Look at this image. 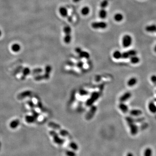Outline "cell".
<instances>
[{
    "mask_svg": "<svg viewBox=\"0 0 156 156\" xmlns=\"http://www.w3.org/2000/svg\"><path fill=\"white\" fill-rule=\"evenodd\" d=\"M126 121L129 125V127L130 128L131 133L132 135H135L138 132V127L135 125L134 122H135L134 119L131 117H127L126 118Z\"/></svg>",
    "mask_w": 156,
    "mask_h": 156,
    "instance_id": "cell-1",
    "label": "cell"
},
{
    "mask_svg": "<svg viewBox=\"0 0 156 156\" xmlns=\"http://www.w3.org/2000/svg\"><path fill=\"white\" fill-rule=\"evenodd\" d=\"M132 43V38L130 35L126 34L122 38V43L123 47L127 48L129 47Z\"/></svg>",
    "mask_w": 156,
    "mask_h": 156,
    "instance_id": "cell-2",
    "label": "cell"
},
{
    "mask_svg": "<svg viewBox=\"0 0 156 156\" xmlns=\"http://www.w3.org/2000/svg\"><path fill=\"white\" fill-rule=\"evenodd\" d=\"M107 26V23L104 21L94 22L91 24V27L94 29H105Z\"/></svg>",
    "mask_w": 156,
    "mask_h": 156,
    "instance_id": "cell-3",
    "label": "cell"
},
{
    "mask_svg": "<svg viewBox=\"0 0 156 156\" xmlns=\"http://www.w3.org/2000/svg\"><path fill=\"white\" fill-rule=\"evenodd\" d=\"M49 133L53 137L54 142L57 145H61L64 142V140L61 138L59 137L58 134L54 131H50Z\"/></svg>",
    "mask_w": 156,
    "mask_h": 156,
    "instance_id": "cell-4",
    "label": "cell"
},
{
    "mask_svg": "<svg viewBox=\"0 0 156 156\" xmlns=\"http://www.w3.org/2000/svg\"><path fill=\"white\" fill-rule=\"evenodd\" d=\"M137 54V52L136 50L131 49L129 51L125 52L122 53V59H127L130 58L132 56H135Z\"/></svg>",
    "mask_w": 156,
    "mask_h": 156,
    "instance_id": "cell-5",
    "label": "cell"
},
{
    "mask_svg": "<svg viewBox=\"0 0 156 156\" xmlns=\"http://www.w3.org/2000/svg\"><path fill=\"white\" fill-rule=\"evenodd\" d=\"M59 12L62 17H66L68 16V11L67 9L64 7H61L59 8Z\"/></svg>",
    "mask_w": 156,
    "mask_h": 156,
    "instance_id": "cell-6",
    "label": "cell"
},
{
    "mask_svg": "<svg viewBox=\"0 0 156 156\" xmlns=\"http://www.w3.org/2000/svg\"><path fill=\"white\" fill-rule=\"evenodd\" d=\"M148 108L150 112L155 114L156 113V105L153 102H150L148 105Z\"/></svg>",
    "mask_w": 156,
    "mask_h": 156,
    "instance_id": "cell-7",
    "label": "cell"
},
{
    "mask_svg": "<svg viewBox=\"0 0 156 156\" xmlns=\"http://www.w3.org/2000/svg\"><path fill=\"white\" fill-rule=\"evenodd\" d=\"M146 30L149 33H154L156 31V24H151L150 25L147 26L145 27Z\"/></svg>",
    "mask_w": 156,
    "mask_h": 156,
    "instance_id": "cell-8",
    "label": "cell"
},
{
    "mask_svg": "<svg viewBox=\"0 0 156 156\" xmlns=\"http://www.w3.org/2000/svg\"><path fill=\"white\" fill-rule=\"evenodd\" d=\"M31 91H24L22 93L18 95L17 96V98L19 99H23L26 98V97L29 96L31 94Z\"/></svg>",
    "mask_w": 156,
    "mask_h": 156,
    "instance_id": "cell-9",
    "label": "cell"
},
{
    "mask_svg": "<svg viewBox=\"0 0 156 156\" xmlns=\"http://www.w3.org/2000/svg\"><path fill=\"white\" fill-rule=\"evenodd\" d=\"M99 15L100 18L102 19H105L107 16V12L105 9L101 8L99 11Z\"/></svg>",
    "mask_w": 156,
    "mask_h": 156,
    "instance_id": "cell-10",
    "label": "cell"
},
{
    "mask_svg": "<svg viewBox=\"0 0 156 156\" xmlns=\"http://www.w3.org/2000/svg\"><path fill=\"white\" fill-rule=\"evenodd\" d=\"M131 96V94L130 92H127L123 95L121 97L120 100L122 102H124L126 101L127 100L129 99Z\"/></svg>",
    "mask_w": 156,
    "mask_h": 156,
    "instance_id": "cell-11",
    "label": "cell"
},
{
    "mask_svg": "<svg viewBox=\"0 0 156 156\" xmlns=\"http://www.w3.org/2000/svg\"><path fill=\"white\" fill-rule=\"evenodd\" d=\"M114 20L116 22H120L122 21V20H123L124 16H123V15L122 14L118 13H117L114 15Z\"/></svg>",
    "mask_w": 156,
    "mask_h": 156,
    "instance_id": "cell-12",
    "label": "cell"
},
{
    "mask_svg": "<svg viewBox=\"0 0 156 156\" xmlns=\"http://www.w3.org/2000/svg\"><path fill=\"white\" fill-rule=\"evenodd\" d=\"M130 113L133 116H139L142 113V111L138 109H133L130 111Z\"/></svg>",
    "mask_w": 156,
    "mask_h": 156,
    "instance_id": "cell-13",
    "label": "cell"
},
{
    "mask_svg": "<svg viewBox=\"0 0 156 156\" xmlns=\"http://www.w3.org/2000/svg\"><path fill=\"white\" fill-rule=\"evenodd\" d=\"M137 80L136 78H131L128 82V85L129 86H133L136 84Z\"/></svg>",
    "mask_w": 156,
    "mask_h": 156,
    "instance_id": "cell-14",
    "label": "cell"
},
{
    "mask_svg": "<svg viewBox=\"0 0 156 156\" xmlns=\"http://www.w3.org/2000/svg\"><path fill=\"white\" fill-rule=\"evenodd\" d=\"M90 12V8L87 7L85 6L83 7L81 10V13L83 16H87Z\"/></svg>",
    "mask_w": 156,
    "mask_h": 156,
    "instance_id": "cell-15",
    "label": "cell"
},
{
    "mask_svg": "<svg viewBox=\"0 0 156 156\" xmlns=\"http://www.w3.org/2000/svg\"><path fill=\"white\" fill-rule=\"evenodd\" d=\"M30 68H25L23 69V75L21 77V80H24L25 79V77L27 75L30 74Z\"/></svg>",
    "mask_w": 156,
    "mask_h": 156,
    "instance_id": "cell-16",
    "label": "cell"
},
{
    "mask_svg": "<svg viewBox=\"0 0 156 156\" xmlns=\"http://www.w3.org/2000/svg\"><path fill=\"white\" fill-rule=\"evenodd\" d=\"M63 40L66 44H68L70 43L72 40L71 34H65Z\"/></svg>",
    "mask_w": 156,
    "mask_h": 156,
    "instance_id": "cell-17",
    "label": "cell"
},
{
    "mask_svg": "<svg viewBox=\"0 0 156 156\" xmlns=\"http://www.w3.org/2000/svg\"><path fill=\"white\" fill-rule=\"evenodd\" d=\"M130 58V61H131V62L133 64H137L140 62V58L136 56V55L135 56H133L131 57Z\"/></svg>",
    "mask_w": 156,
    "mask_h": 156,
    "instance_id": "cell-18",
    "label": "cell"
},
{
    "mask_svg": "<svg viewBox=\"0 0 156 156\" xmlns=\"http://www.w3.org/2000/svg\"><path fill=\"white\" fill-rule=\"evenodd\" d=\"M122 53L121 52L118 50H116L114 52L113 56L114 59L116 60H119L122 58Z\"/></svg>",
    "mask_w": 156,
    "mask_h": 156,
    "instance_id": "cell-19",
    "label": "cell"
},
{
    "mask_svg": "<svg viewBox=\"0 0 156 156\" xmlns=\"http://www.w3.org/2000/svg\"><path fill=\"white\" fill-rule=\"evenodd\" d=\"M19 124H20L19 120L18 119H16V120H15L14 121H12L10 123V127L13 129L15 128L19 125Z\"/></svg>",
    "mask_w": 156,
    "mask_h": 156,
    "instance_id": "cell-20",
    "label": "cell"
},
{
    "mask_svg": "<svg viewBox=\"0 0 156 156\" xmlns=\"http://www.w3.org/2000/svg\"><path fill=\"white\" fill-rule=\"evenodd\" d=\"M119 107L120 109L124 113H127L128 111V106L123 103H121L120 104Z\"/></svg>",
    "mask_w": 156,
    "mask_h": 156,
    "instance_id": "cell-21",
    "label": "cell"
},
{
    "mask_svg": "<svg viewBox=\"0 0 156 156\" xmlns=\"http://www.w3.org/2000/svg\"><path fill=\"white\" fill-rule=\"evenodd\" d=\"M48 126L49 127L56 130H59L60 129V126L53 122H49L48 124Z\"/></svg>",
    "mask_w": 156,
    "mask_h": 156,
    "instance_id": "cell-22",
    "label": "cell"
},
{
    "mask_svg": "<svg viewBox=\"0 0 156 156\" xmlns=\"http://www.w3.org/2000/svg\"><path fill=\"white\" fill-rule=\"evenodd\" d=\"M12 49L15 52H17L20 49V46L18 43H14L12 46Z\"/></svg>",
    "mask_w": 156,
    "mask_h": 156,
    "instance_id": "cell-23",
    "label": "cell"
},
{
    "mask_svg": "<svg viewBox=\"0 0 156 156\" xmlns=\"http://www.w3.org/2000/svg\"><path fill=\"white\" fill-rule=\"evenodd\" d=\"M63 31L65 34H71L72 29L68 25L65 26L63 28Z\"/></svg>",
    "mask_w": 156,
    "mask_h": 156,
    "instance_id": "cell-24",
    "label": "cell"
},
{
    "mask_svg": "<svg viewBox=\"0 0 156 156\" xmlns=\"http://www.w3.org/2000/svg\"><path fill=\"white\" fill-rule=\"evenodd\" d=\"M69 147H70L72 150L74 151H76L78 150L79 147L76 143L74 142H72L69 144Z\"/></svg>",
    "mask_w": 156,
    "mask_h": 156,
    "instance_id": "cell-25",
    "label": "cell"
},
{
    "mask_svg": "<svg viewBox=\"0 0 156 156\" xmlns=\"http://www.w3.org/2000/svg\"><path fill=\"white\" fill-rule=\"evenodd\" d=\"M152 156V150L150 148H147L144 151V156Z\"/></svg>",
    "mask_w": 156,
    "mask_h": 156,
    "instance_id": "cell-26",
    "label": "cell"
},
{
    "mask_svg": "<svg viewBox=\"0 0 156 156\" xmlns=\"http://www.w3.org/2000/svg\"><path fill=\"white\" fill-rule=\"evenodd\" d=\"M108 5V0H103L100 4V8H101L105 9Z\"/></svg>",
    "mask_w": 156,
    "mask_h": 156,
    "instance_id": "cell-27",
    "label": "cell"
},
{
    "mask_svg": "<svg viewBox=\"0 0 156 156\" xmlns=\"http://www.w3.org/2000/svg\"><path fill=\"white\" fill-rule=\"evenodd\" d=\"M80 54V56L82 57H84L86 58H88L89 57V54L87 53V52L85 51H82V50L79 53Z\"/></svg>",
    "mask_w": 156,
    "mask_h": 156,
    "instance_id": "cell-28",
    "label": "cell"
},
{
    "mask_svg": "<svg viewBox=\"0 0 156 156\" xmlns=\"http://www.w3.org/2000/svg\"><path fill=\"white\" fill-rule=\"evenodd\" d=\"M67 156H76V154L74 150H68L65 152Z\"/></svg>",
    "mask_w": 156,
    "mask_h": 156,
    "instance_id": "cell-29",
    "label": "cell"
},
{
    "mask_svg": "<svg viewBox=\"0 0 156 156\" xmlns=\"http://www.w3.org/2000/svg\"><path fill=\"white\" fill-rule=\"evenodd\" d=\"M35 118H34V117L31 116H27L26 117V121L30 123L34 122Z\"/></svg>",
    "mask_w": 156,
    "mask_h": 156,
    "instance_id": "cell-30",
    "label": "cell"
},
{
    "mask_svg": "<svg viewBox=\"0 0 156 156\" xmlns=\"http://www.w3.org/2000/svg\"><path fill=\"white\" fill-rule=\"evenodd\" d=\"M60 133L61 136L63 137H67L69 135V133L67 131L64 130H60Z\"/></svg>",
    "mask_w": 156,
    "mask_h": 156,
    "instance_id": "cell-31",
    "label": "cell"
},
{
    "mask_svg": "<svg viewBox=\"0 0 156 156\" xmlns=\"http://www.w3.org/2000/svg\"><path fill=\"white\" fill-rule=\"evenodd\" d=\"M43 72L42 69L40 68H36L34 69L32 71V74H39L40 73L42 72Z\"/></svg>",
    "mask_w": 156,
    "mask_h": 156,
    "instance_id": "cell-32",
    "label": "cell"
},
{
    "mask_svg": "<svg viewBox=\"0 0 156 156\" xmlns=\"http://www.w3.org/2000/svg\"><path fill=\"white\" fill-rule=\"evenodd\" d=\"M150 80L154 85H156V75H152L150 77Z\"/></svg>",
    "mask_w": 156,
    "mask_h": 156,
    "instance_id": "cell-33",
    "label": "cell"
},
{
    "mask_svg": "<svg viewBox=\"0 0 156 156\" xmlns=\"http://www.w3.org/2000/svg\"><path fill=\"white\" fill-rule=\"evenodd\" d=\"M44 79V77L43 75V76L39 75V76L35 77V78H34V79L36 80H37V81H40V80Z\"/></svg>",
    "mask_w": 156,
    "mask_h": 156,
    "instance_id": "cell-34",
    "label": "cell"
},
{
    "mask_svg": "<svg viewBox=\"0 0 156 156\" xmlns=\"http://www.w3.org/2000/svg\"><path fill=\"white\" fill-rule=\"evenodd\" d=\"M51 71V67L49 65H48L46 68V73L49 74Z\"/></svg>",
    "mask_w": 156,
    "mask_h": 156,
    "instance_id": "cell-35",
    "label": "cell"
},
{
    "mask_svg": "<svg viewBox=\"0 0 156 156\" xmlns=\"http://www.w3.org/2000/svg\"><path fill=\"white\" fill-rule=\"evenodd\" d=\"M32 112L33 113V114L34 115V117L35 118H37L38 116H39V114L37 113V112H36L35 111H34V110H32Z\"/></svg>",
    "mask_w": 156,
    "mask_h": 156,
    "instance_id": "cell-36",
    "label": "cell"
},
{
    "mask_svg": "<svg viewBox=\"0 0 156 156\" xmlns=\"http://www.w3.org/2000/svg\"><path fill=\"white\" fill-rule=\"evenodd\" d=\"M28 103L29 105L30 106V107L32 108H34V104L33 103V102H32L31 101H29L28 102Z\"/></svg>",
    "mask_w": 156,
    "mask_h": 156,
    "instance_id": "cell-37",
    "label": "cell"
},
{
    "mask_svg": "<svg viewBox=\"0 0 156 156\" xmlns=\"http://www.w3.org/2000/svg\"><path fill=\"white\" fill-rule=\"evenodd\" d=\"M75 50H76V52L77 53H79L80 52L82 51V49H81L80 48V47H77V48H76Z\"/></svg>",
    "mask_w": 156,
    "mask_h": 156,
    "instance_id": "cell-38",
    "label": "cell"
},
{
    "mask_svg": "<svg viewBox=\"0 0 156 156\" xmlns=\"http://www.w3.org/2000/svg\"><path fill=\"white\" fill-rule=\"evenodd\" d=\"M68 21L69 22H71L72 21V17H71V16H68Z\"/></svg>",
    "mask_w": 156,
    "mask_h": 156,
    "instance_id": "cell-39",
    "label": "cell"
},
{
    "mask_svg": "<svg viewBox=\"0 0 156 156\" xmlns=\"http://www.w3.org/2000/svg\"><path fill=\"white\" fill-rule=\"evenodd\" d=\"M126 156H133V153H131V152H129L127 153Z\"/></svg>",
    "mask_w": 156,
    "mask_h": 156,
    "instance_id": "cell-40",
    "label": "cell"
},
{
    "mask_svg": "<svg viewBox=\"0 0 156 156\" xmlns=\"http://www.w3.org/2000/svg\"><path fill=\"white\" fill-rule=\"evenodd\" d=\"M81 0H72V1L74 2V3H78L81 1Z\"/></svg>",
    "mask_w": 156,
    "mask_h": 156,
    "instance_id": "cell-41",
    "label": "cell"
},
{
    "mask_svg": "<svg viewBox=\"0 0 156 156\" xmlns=\"http://www.w3.org/2000/svg\"><path fill=\"white\" fill-rule=\"evenodd\" d=\"M1 35H2V32H1V30H0V37H1Z\"/></svg>",
    "mask_w": 156,
    "mask_h": 156,
    "instance_id": "cell-42",
    "label": "cell"
},
{
    "mask_svg": "<svg viewBox=\"0 0 156 156\" xmlns=\"http://www.w3.org/2000/svg\"><path fill=\"white\" fill-rule=\"evenodd\" d=\"M154 51H155V52L156 53V45L155 46V47H154Z\"/></svg>",
    "mask_w": 156,
    "mask_h": 156,
    "instance_id": "cell-43",
    "label": "cell"
},
{
    "mask_svg": "<svg viewBox=\"0 0 156 156\" xmlns=\"http://www.w3.org/2000/svg\"><path fill=\"white\" fill-rule=\"evenodd\" d=\"M154 101H155V102H156V99H155V100H154Z\"/></svg>",
    "mask_w": 156,
    "mask_h": 156,
    "instance_id": "cell-44",
    "label": "cell"
},
{
    "mask_svg": "<svg viewBox=\"0 0 156 156\" xmlns=\"http://www.w3.org/2000/svg\"></svg>",
    "mask_w": 156,
    "mask_h": 156,
    "instance_id": "cell-45",
    "label": "cell"
}]
</instances>
